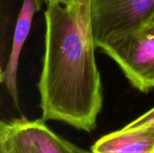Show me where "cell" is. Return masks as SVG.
I'll return each instance as SVG.
<instances>
[{"label":"cell","instance_id":"6da1fadb","mask_svg":"<svg viewBox=\"0 0 154 153\" xmlns=\"http://www.w3.org/2000/svg\"><path fill=\"white\" fill-rule=\"evenodd\" d=\"M45 51L38 83L42 119L90 133L103 106L91 0L47 4Z\"/></svg>","mask_w":154,"mask_h":153},{"label":"cell","instance_id":"7a4b0ae2","mask_svg":"<svg viewBox=\"0 0 154 153\" xmlns=\"http://www.w3.org/2000/svg\"><path fill=\"white\" fill-rule=\"evenodd\" d=\"M154 14V0H91V20L97 48L140 31Z\"/></svg>","mask_w":154,"mask_h":153},{"label":"cell","instance_id":"3957f363","mask_svg":"<svg viewBox=\"0 0 154 153\" xmlns=\"http://www.w3.org/2000/svg\"><path fill=\"white\" fill-rule=\"evenodd\" d=\"M122 69L134 87L154 89V30L143 28L101 49Z\"/></svg>","mask_w":154,"mask_h":153},{"label":"cell","instance_id":"277c9868","mask_svg":"<svg viewBox=\"0 0 154 153\" xmlns=\"http://www.w3.org/2000/svg\"><path fill=\"white\" fill-rule=\"evenodd\" d=\"M0 153H73L72 143L52 132L42 119L2 121Z\"/></svg>","mask_w":154,"mask_h":153},{"label":"cell","instance_id":"5b68a950","mask_svg":"<svg viewBox=\"0 0 154 153\" xmlns=\"http://www.w3.org/2000/svg\"><path fill=\"white\" fill-rule=\"evenodd\" d=\"M42 5V0H23L12 41L11 52L5 69L1 73V82L5 84L6 90L12 97L14 104L19 109L18 88H17V69L20 54L25 40L30 32L32 18Z\"/></svg>","mask_w":154,"mask_h":153},{"label":"cell","instance_id":"8992f818","mask_svg":"<svg viewBox=\"0 0 154 153\" xmlns=\"http://www.w3.org/2000/svg\"><path fill=\"white\" fill-rule=\"evenodd\" d=\"M93 153H154V124L108 133L91 147Z\"/></svg>","mask_w":154,"mask_h":153},{"label":"cell","instance_id":"52a82bcc","mask_svg":"<svg viewBox=\"0 0 154 153\" xmlns=\"http://www.w3.org/2000/svg\"><path fill=\"white\" fill-rule=\"evenodd\" d=\"M151 124H154V107L151 110H149L148 112H146L145 114L139 116L138 118H136L135 120H134L133 122H131L130 124H126L123 128L124 129H134V128H138V127L144 126V125Z\"/></svg>","mask_w":154,"mask_h":153},{"label":"cell","instance_id":"ba28073f","mask_svg":"<svg viewBox=\"0 0 154 153\" xmlns=\"http://www.w3.org/2000/svg\"><path fill=\"white\" fill-rule=\"evenodd\" d=\"M72 152L73 153H93L91 151H86L82 148H79L74 144H72Z\"/></svg>","mask_w":154,"mask_h":153},{"label":"cell","instance_id":"9c48e42d","mask_svg":"<svg viewBox=\"0 0 154 153\" xmlns=\"http://www.w3.org/2000/svg\"><path fill=\"white\" fill-rule=\"evenodd\" d=\"M45 2L47 4H51V3H59V4H68L69 2V0H45Z\"/></svg>","mask_w":154,"mask_h":153},{"label":"cell","instance_id":"30bf717a","mask_svg":"<svg viewBox=\"0 0 154 153\" xmlns=\"http://www.w3.org/2000/svg\"><path fill=\"white\" fill-rule=\"evenodd\" d=\"M144 28H149V29L154 30V14L152 15V17L151 18V20L148 22V23L146 24V26Z\"/></svg>","mask_w":154,"mask_h":153}]
</instances>
